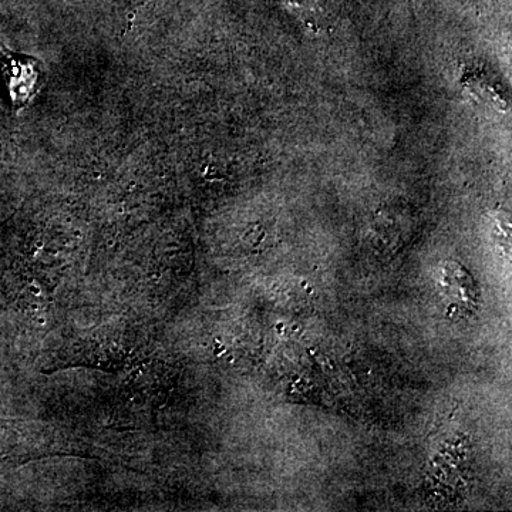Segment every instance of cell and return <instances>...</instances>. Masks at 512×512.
Listing matches in <instances>:
<instances>
[{"instance_id": "6da1fadb", "label": "cell", "mask_w": 512, "mask_h": 512, "mask_svg": "<svg viewBox=\"0 0 512 512\" xmlns=\"http://www.w3.org/2000/svg\"><path fill=\"white\" fill-rule=\"evenodd\" d=\"M5 70L13 103L19 104L28 101L36 82L35 69L22 60L6 59Z\"/></svg>"}]
</instances>
